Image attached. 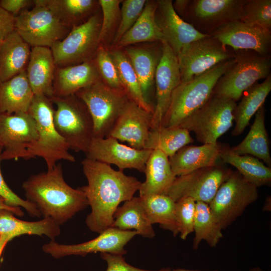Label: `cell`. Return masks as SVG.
<instances>
[{
	"mask_svg": "<svg viewBox=\"0 0 271 271\" xmlns=\"http://www.w3.org/2000/svg\"><path fill=\"white\" fill-rule=\"evenodd\" d=\"M88 184L80 188L91 207L85 222L90 230L100 233L112 227L119 204L133 197L142 182L110 165L86 157L81 163Z\"/></svg>",
	"mask_w": 271,
	"mask_h": 271,
	"instance_id": "1",
	"label": "cell"
},
{
	"mask_svg": "<svg viewBox=\"0 0 271 271\" xmlns=\"http://www.w3.org/2000/svg\"><path fill=\"white\" fill-rule=\"evenodd\" d=\"M27 200L36 206L41 216L63 224L88 205L84 193L65 181L62 166L31 176L22 185Z\"/></svg>",
	"mask_w": 271,
	"mask_h": 271,
	"instance_id": "2",
	"label": "cell"
},
{
	"mask_svg": "<svg viewBox=\"0 0 271 271\" xmlns=\"http://www.w3.org/2000/svg\"><path fill=\"white\" fill-rule=\"evenodd\" d=\"M235 62V58L224 61L189 81L181 82L173 91L161 126H180L201 108L212 96L219 78Z\"/></svg>",
	"mask_w": 271,
	"mask_h": 271,
	"instance_id": "3",
	"label": "cell"
},
{
	"mask_svg": "<svg viewBox=\"0 0 271 271\" xmlns=\"http://www.w3.org/2000/svg\"><path fill=\"white\" fill-rule=\"evenodd\" d=\"M54 110L50 98L34 95L28 110L36 122L38 134L37 140L28 146L29 159L43 158L48 170L52 169L61 160L75 162V157L69 152V146L55 129Z\"/></svg>",
	"mask_w": 271,
	"mask_h": 271,
	"instance_id": "4",
	"label": "cell"
},
{
	"mask_svg": "<svg viewBox=\"0 0 271 271\" xmlns=\"http://www.w3.org/2000/svg\"><path fill=\"white\" fill-rule=\"evenodd\" d=\"M56 105L53 115L55 129L69 149L87 153L93 138V122L85 105L76 94L51 98Z\"/></svg>",
	"mask_w": 271,
	"mask_h": 271,
	"instance_id": "5",
	"label": "cell"
},
{
	"mask_svg": "<svg viewBox=\"0 0 271 271\" xmlns=\"http://www.w3.org/2000/svg\"><path fill=\"white\" fill-rule=\"evenodd\" d=\"M237 52L234 64L219 78L213 92L235 102L259 80L267 78L271 68L270 56H260L248 50Z\"/></svg>",
	"mask_w": 271,
	"mask_h": 271,
	"instance_id": "6",
	"label": "cell"
},
{
	"mask_svg": "<svg viewBox=\"0 0 271 271\" xmlns=\"http://www.w3.org/2000/svg\"><path fill=\"white\" fill-rule=\"evenodd\" d=\"M86 105L93 122V138L108 137L129 100L123 90L112 88L100 79L75 94Z\"/></svg>",
	"mask_w": 271,
	"mask_h": 271,
	"instance_id": "7",
	"label": "cell"
},
{
	"mask_svg": "<svg viewBox=\"0 0 271 271\" xmlns=\"http://www.w3.org/2000/svg\"><path fill=\"white\" fill-rule=\"evenodd\" d=\"M235 101L213 93L207 102L179 127L193 131L203 144H216L234 121Z\"/></svg>",
	"mask_w": 271,
	"mask_h": 271,
	"instance_id": "8",
	"label": "cell"
},
{
	"mask_svg": "<svg viewBox=\"0 0 271 271\" xmlns=\"http://www.w3.org/2000/svg\"><path fill=\"white\" fill-rule=\"evenodd\" d=\"M102 19L94 14L83 23L74 26L52 50L56 67L76 65L93 59L99 46Z\"/></svg>",
	"mask_w": 271,
	"mask_h": 271,
	"instance_id": "9",
	"label": "cell"
},
{
	"mask_svg": "<svg viewBox=\"0 0 271 271\" xmlns=\"http://www.w3.org/2000/svg\"><path fill=\"white\" fill-rule=\"evenodd\" d=\"M258 197L257 187L232 171L208 204L222 230L226 229Z\"/></svg>",
	"mask_w": 271,
	"mask_h": 271,
	"instance_id": "10",
	"label": "cell"
},
{
	"mask_svg": "<svg viewBox=\"0 0 271 271\" xmlns=\"http://www.w3.org/2000/svg\"><path fill=\"white\" fill-rule=\"evenodd\" d=\"M30 10L15 17V30L30 46L51 48L63 40L70 28L63 25L46 7L34 2Z\"/></svg>",
	"mask_w": 271,
	"mask_h": 271,
	"instance_id": "11",
	"label": "cell"
},
{
	"mask_svg": "<svg viewBox=\"0 0 271 271\" xmlns=\"http://www.w3.org/2000/svg\"><path fill=\"white\" fill-rule=\"evenodd\" d=\"M234 57V52L228 50L209 35L193 41L177 56L181 82L189 81Z\"/></svg>",
	"mask_w": 271,
	"mask_h": 271,
	"instance_id": "12",
	"label": "cell"
},
{
	"mask_svg": "<svg viewBox=\"0 0 271 271\" xmlns=\"http://www.w3.org/2000/svg\"><path fill=\"white\" fill-rule=\"evenodd\" d=\"M232 172L217 164L176 177L165 195L175 202L182 197H189L196 202L209 204Z\"/></svg>",
	"mask_w": 271,
	"mask_h": 271,
	"instance_id": "13",
	"label": "cell"
},
{
	"mask_svg": "<svg viewBox=\"0 0 271 271\" xmlns=\"http://www.w3.org/2000/svg\"><path fill=\"white\" fill-rule=\"evenodd\" d=\"M38 137L36 122L28 112L0 113L1 160L29 159L28 146Z\"/></svg>",
	"mask_w": 271,
	"mask_h": 271,
	"instance_id": "14",
	"label": "cell"
},
{
	"mask_svg": "<svg viewBox=\"0 0 271 271\" xmlns=\"http://www.w3.org/2000/svg\"><path fill=\"white\" fill-rule=\"evenodd\" d=\"M136 235L138 233L135 230H122L111 227L96 238L81 243L60 244L52 240L43 245L42 250L55 258L71 255L84 256L97 252L123 255L127 252L124 246Z\"/></svg>",
	"mask_w": 271,
	"mask_h": 271,
	"instance_id": "15",
	"label": "cell"
},
{
	"mask_svg": "<svg viewBox=\"0 0 271 271\" xmlns=\"http://www.w3.org/2000/svg\"><path fill=\"white\" fill-rule=\"evenodd\" d=\"M208 35L234 51L250 50L270 56L271 31L258 26L236 20L219 26Z\"/></svg>",
	"mask_w": 271,
	"mask_h": 271,
	"instance_id": "16",
	"label": "cell"
},
{
	"mask_svg": "<svg viewBox=\"0 0 271 271\" xmlns=\"http://www.w3.org/2000/svg\"><path fill=\"white\" fill-rule=\"evenodd\" d=\"M161 42L162 54L155 77L156 103L153 113L151 129L161 126L170 105L173 91L181 83L177 56L166 41L164 40Z\"/></svg>",
	"mask_w": 271,
	"mask_h": 271,
	"instance_id": "17",
	"label": "cell"
},
{
	"mask_svg": "<svg viewBox=\"0 0 271 271\" xmlns=\"http://www.w3.org/2000/svg\"><path fill=\"white\" fill-rule=\"evenodd\" d=\"M152 151L135 149L108 137L93 138L86 156L110 165H114L121 171L126 169H134L144 172L146 162Z\"/></svg>",
	"mask_w": 271,
	"mask_h": 271,
	"instance_id": "18",
	"label": "cell"
},
{
	"mask_svg": "<svg viewBox=\"0 0 271 271\" xmlns=\"http://www.w3.org/2000/svg\"><path fill=\"white\" fill-rule=\"evenodd\" d=\"M245 0L191 1L187 10L192 20L191 24L200 32L209 34L217 27L242 18V6Z\"/></svg>",
	"mask_w": 271,
	"mask_h": 271,
	"instance_id": "19",
	"label": "cell"
},
{
	"mask_svg": "<svg viewBox=\"0 0 271 271\" xmlns=\"http://www.w3.org/2000/svg\"><path fill=\"white\" fill-rule=\"evenodd\" d=\"M153 113L129 99L117 118L108 137L126 142L130 147L145 149L151 128Z\"/></svg>",
	"mask_w": 271,
	"mask_h": 271,
	"instance_id": "20",
	"label": "cell"
},
{
	"mask_svg": "<svg viewBox=\"0 0 271 271\" xmlns=\"http://www.w3.org/2000/svg\"><path fill=\"white\" fill-rule=\"evenodd\" d=\"M156 22L174 54L177 56L187 44L208 36L184 21L175 12L171 0L157 1Z\"/></svg>",
	"mask_w": 271,
	"mask_h": 271,
	"instance_id": "21",
	"label": "cell"
},
{
	"mask_svg": "<svg viewBox=\"0 0 271 271\" xmlns=\"http://www.w3.org/2000/svg\"><path fill=\"white\" fill-rule=\"evenodd\" d=\"M101 79L94 59L64 67H56L53 81V97L75 94Z\"/></svg>",
	"mask_w": 271,
	"mask_h": 271,
	"instance_id": "22",
	"label": "cell"
},
{
	"mask_svg": "<svg viewBox=\"0 0 271 271\" xmlns=\"http://www.w3.org/2000/svg\"><path fill=\"white\" fill-rule=\"evenodd\" d=\"M56 67L50 48H32L26 71L34 95H44L50 98L53 97Z\"/></svg>",
	"mask_w": 271,
	"mask_h": 271,
	"instance_id": "23",
	"label": "cell"
},
{
	"mask_svg": "<svg viewBox=\"0 0 271 271\" xmlns=\"http://www.w3.org/2000/svg\"><path fill=\"white\" fill-rule=\"evenodd\" d=\"M221 146L202 144L201 146H185L174 155L169 158L172 170L176 177L195 170L217 165Z\"/></svg>",
	"mask_w": 271,
	"mask_h": 271,
	"instance_id": "24",
	"label": "cell"
},
{
	"mask_svg": "<svg viewBox=\"0 0 271 271\" xmlns=\"http://www.w3.org/2000/svg\"><path fill=\"white\" fill-rule=\"evenodd\" d=\"M31 51L15 30L3 40L0 48V82L26 70Z\"/></svg>",
	"mask_w": 271,
	"mask_h": 271,
	"instance_id": "25",
	"label": "cell"
},
{
	"mask_svg": "<svg viewBox=\"0 0 271 271\" xmlns=\"http://www.w3.org/2000/svg\"><path fill=\"white\" fill-rule=\"evenodd\" d=\"M144 173L146 180L139 189L140 196L165 194L176 178L169 157L162 151L153 150L148 158Z\"/></svg>",
	"mask_w": 271,
	"mask_h": 271,
	"instance_id": "26",
	"label": "cell"
},
{
	"mask_svg": "<svg viewBox=\"0 0 271 271\" xmlns=\"http://www.w3.org/2000/svg\"><path fill=\"white\" fill-rule=\"evenodd\" d=\"M60 233V226L49 217L38 221H26L17 218L11 211L0 210V237L9 241L24 234L46 235L54 240Z\"/></svg>",
	"mask_w": 271,
	"mask_h": 271,
	"instance_id": "27",
	"label": "cell"
},
{
	"mask_svg": "<svg viewBox=\"0 0 271 271\" xmlns=\"http://www.w3.org/2000/svg\"><path fill=\"white\" fill-rule=\"evenodd\" d=\"M34 95L26 70L0 82V113L28 112Z\"/></svg>",
	"mask_w": 271,
	"mask_h": 271,
	"instance_id": "28",
	"label": "cell"
},
{
	"mask_svg": "<svg viewBox=\"0 0 271 271\" xmlns=\"http://www.w3.org/2000/svg\"><path fill=\"white\" fill-rule=\"evenodd\" d=\"M230 148L235 154L255 157L271 168L269 141L265 126L263 105L255 113L253 123L244 140L238 145Z\"/></svg>",
	"mask_w": 271,
	"mask_h": 271,
	"instance_id": "29",
	"label": "cell"
},
{
	"mask_svg": "<svg viewBox=\"0 0 271 271\" xmlns=\"http://www.w3.org/2000/svg\"><path fill=\"white\" fill-rule=\"evenodd\" d=\"M112 227L122 230H135L138 235L148 238L155 236L140 197H133L118 207L113 215Z\"/></svg>",
	"mask_w": 271,
	"mask_h": 271,
	"instance_id": "30",
	"label": "cell"
},
{
	"mask_svg": "<svg viewBox=\"0 0 271 271\" xmlns=\"http://www.w3.org/2000/svg\"><path fill=\"white\" fill-rule=\"evenodd\" d=\"M271 90V75L261 83H256L241 96L234 110L235 124L232 132L233 136L241 134L257 110L262 106Z\"/></svg>",
	"mask_w": 271,
	"mask_h": 271,
	"instance_id": "31",
	"label": "cell"
},
{
	"mask_svg": "<svg viewBox=\"0 0 271 271\" xmlns=\"http://www.w3.org/2000/svg\"><path fill=\"white\" fill-rule=\"evenodd\" d=\"M157 8V1H147L140 17L113 46L114 48L121 49L141 42L164 40V36L156 21Z\"/></svg>",
	"mask_w": 271,
	"mask_h": 271,
	"instance_id": "32",
	"label": "cell"
},
{
	"mask_svg": "<svg viewBox=\"0 0 271 271\" xmlns=\"http://www.w3.org/2000/svg\"><path fill=\"white\" fill-rule=\"evenodd\" d=\"M219 158L224 163L235 167L246 180L256 187L270 185L271 168L257 158L248 155L235 154L230 148L222 146Z\"/></svg>",
	"mask_w": 271,
	"mask_h": 271,
	"instance_id": "33",
	"label": "cell"
},
{
	"mask_svg": "<svg viewBox=\"0 0 271 271\" xmlns=\"http://www.w3.org/2000/svg\"><path fill=\"white\" fill-rule=\"evenodd\" d=\"M124 52L137 75L144 99L151 104L150 98L161 55L158 57L151 50L135 47L126 48Z\"/></svg>",
	"mask_w": 271,
	"mask_h": 271,
	"instance_id": "34",
	"label": "cell"
},
{
	"mask_svg": "<svg viewBox=\"0 0 271 271\" xmlns=\"http://www.w3.org/2000/svg\"><path fill=\"white\" fill-rule=\"evenodd\" d=\"M140 198L152 224H159L161 228L171 231L174 236L179 233L176 217L175 201L165 194H152Z\"/></svg>",
	"mask_w": 271,
	"mask_h": 271,
	"instance_id": "35",
	"label": "cell"
},
{
	"mask_svg": "<svg viewBox=\"0 0 271 271\" xmlns=\"http://www.w3.org/2000/svg\"><path fill=\"white\" fill-rule=\"evenodd\" d=\"M109 52L128 98L153 113L154 107L145 100L138 77L125 52L118 48H114Z\"/></svg>",
	"mask_w": 271,
	"mask_h": 271,
	"instance_id": "36",
	"label": "cell"
},
{
	"mask_svg": "<svg viewBox=\"0 0 271 271\" xmlns=\"http://www.w3.org/2000/svg\"><path fill=\"white\" fill-rule=\"evenodd\" d=\"M193 141L190 132L185 128L160 126L150 130L145 149L160 150L170 158Z\"/></svg>",
	"mask_w": 271,
	"mask_h": 271,
	"instance_id": "37",
	"label": "cell"
},
{
	"mask_svg": "<svg viewBox=\"0 0 271 271\" xmlns=\"http://www.w3.org/2000/svg\"><path fill=\"white\" fill-rule=\"evenodd\" d=\"M48 8L65 26L70 28L88 16L97 3L94 0H35Z\"/></svg>",
	"mask_w": 271,
	"mask_h": 271,
	"instance_id": "38",
	"label": "cell"
},
{
	"mask_svg": "<svg viewBox=\"0 0 271 271\" xmlns=\"http://www.w3.org/2000/svg\"><path fill=\"white\" fill-rule=\"evenodd\" d=\"M192 247L197 249L201 241H206L210 247H215L223 237L222 229L214 217L208 204L196 202Z\"/></svg>",
	"mask_w": 271,
	"mask_h": 271,
	"instance_id": "39",
	"label": "cell"
},
{
	"mask_svg": "<svg viewBox=\"0 0 271 271\" xmlns=\"http://www.w3.org/2000/svg\"><path fill=\"white\" fill-rule=\"evenodd\" d=\"M241 21L271 30V1L245 0Z\"/></svg>",
	"mask_w": 271,
	"mask_h": 271,
	"instance_id": "40",
	"label": "cell"
},
{
	"mask_svg": "<svg viewBox=\"0 0 271 271\" xmlns=\"http://www.w3.org/2000/svg\"><path fill=\"white\" fill-rule=\"evenodd\" d=\"M145 0H125L122 2L120 9V21L113 39V46L132 27L141 15Z\"/></svg>",
	"mask_w": 271,
	"mask_h": 271,
	"instance_id": "41",
	"label": "cell"
},
{
	"mask_svg": "<svg viewBox=\"0 0 271 271\" xmlns=\"http://www.w3.org/2000/svg\"><path fill=\"white\" fill-rule=\"evenodd\" d=\"M94 58L103 81L112 88L124 90L109 51L99 45Z\"/></svg>",
	"mask_w": 271,
	"mask_h": 271,
	"instance_id": "42",
	"label": "cell"
},
{
	"mask_svg": "<svg viewBox=\"0 0 271 271\" xmlns=\"http://www.w3.org/2000/svg\"><path fill=\"white\" fill-rule=\"evenodd\" d=\"M196 201L189 197H183L176 202V217L180 238L185 240L194 232Z\"/></svg>",
	"mask_w": 271,
	"mask_h": 271,
	"instance_id": "43",
	"label": "cell"
},
{
	"mask_svg": "<svg viewBox=\"0 0 271 271\" xmlns=\"http://www.w3.org/2000/svg\"><path fill=\"white\" fill-rule=\"evenodd\" d=\"M120 0H99L103 15L99 33L100 43L106 40L120 16Z\"/></svg>",
	"mask_w": 271,
	"mask_h": 271,
	"instance_id": "44",
	"label": "cell"
},
{
	"mask_svg": "<svg viewBox=\"0 0 271 271\" xmlns=\"http://www.w3.org/2000/svg\"><path fill=\"white\" fill-rule=\"evenodd\" d=\"M2 152V149L0 147V196L5 199L9 205L23 207L31 216L40 217L41 214L35 204L20 198L10 189L5 181L1 169Z\"/></svg>",
	"mask_w": 271,
	"mask_h": 271,
	"instance_id": "45",
	"label": "cell"
},
{
	"mask_svg": "<svg viewBox=\"0 0 271 271\" xmlns=\"http://www.w3.org/2000/svg\"><path fill=\"white\" fill-rule=\"evenodd\" d=\"M100 255L107 263V267L106 271H172L170 268H164L156 270L137 268L127 263L122 255L106 252L100 253Z\"/></svg>",
	"mask_w": 271,
	"mask_h": 271,
	"instance_id": "46",
	"label": "cell"
},
{
	"mask_svg": "<svg viewBox=\"0 0 271 271\" xmlns=\"http://www.w3.org/2000/svg\"><path fill=\"white\" fill-rule=\"evenodd\" d=\"M32 3L33 1L30 0H1L0 7L16 17L17 14L26 10Z\"/></svg>",
	"mask_w": 271,
	"mask_h": 271,
	"instance_id": "47",
	"label": "cell"
},
{
	"mask_svg": "<svg viewBox=\"0 0 271 271\" xmlns=\"http://www.w3.org/2000/svg\"><path fill=\"white\" fill-rule=\"evenodd\" d=\"M15 17L0 7V38L4 39L15 30Z\"/></svg>",
	"mask_w": 271,
	"mask_h": 271,
	"instance_id": "48",
	"label": "cell"
},
{
	"mask_svg": "<svg viewBox=\"0 0 271 271\" xmlns=\"http://www.w3.org/2000/svg\"><path fill=\"white\" fill-rule=\"evenodd\" d=\"M0 210H6L11 211L18 216L24 215V212L20 207H13L9 205L5 199L0 196Z\"/></svg>",
	"mask_w": 271,
	"mask_h": 271,
	"instance_id": "49",
	"label": "cell"
},
{
	"mask_svg": "<svg viewBox=\"0 0 271 271\" xmlns=\"http://www.w3.org/2000/svg\"><path fill=\"white\" fill-rule=\"evenodd\" d=\"M190 1L188 0H177L174 4H173L174 9L179 16L185 14Z\"/></svg>",
	"mask_w": 271,
	"mask_h": 271,
	"instance_id": "50",
	"label": "cell"
},
{
	"mask_svg": "<svg viewBox=\"0 0 271 271\" xmlns=\"http://www.w3.org/2000/svg\"><path fill=\"white\" fill-rule=\"evenodd\" d=\"M8 242H9V241L5 238L0 237V256Z\"/></svg>",
	"mask_w": 271,
	"mask_h": 271,
	"instance_id": "51",
	"label": "cell"
},
{
	"mask_svg": "<svg viewBox=\"0 0 271 271\" xmlns=\"http://www.w3.org/2000/svg\"><path fill=\"white\" fill-rule=\"evenodd\" d=\"M172 271H203V270L189 269L181 268L172 269ZM211 271H218V270H211ZM250 271H262V270L259 268H257V269L256 268V269H251Z\"/></svg>",
	"mask_w": 271,
	"mask_h": 271,
	"instance_id": "52",
	"label": "cell"
},
{
	"mask_svg": "<svg viewBox=\"0 0 271 271\" xmlns=\"http://www.w3.org/2000/svg\"><path fill=\"white\" fill-rule=\"evenodd\" d=\"M269 205L270 206V197L268 196L266 198L263 208L265 209V210H269Z\"/></svg>",
	"mask_w": 271,
	"mask_h": 271,
	"instance_id": "53",
	"label": "cell"
},
{
	"mask_svg": "<svg viewBox=\"0 0 271 271\" xmlns=\"http://www.w3.org/2000/svg\"><path fill=\"white\" fill-rule=\"evenodd\" d=\"M3 40H4L3 39H2V38H0V48H1L2 42L3 41Z\"/></svg>",
	"mask_w": 271,
	"mask_h": 271,
	"instance_id": "54",
	"label": "cell"
}]
</instances>
